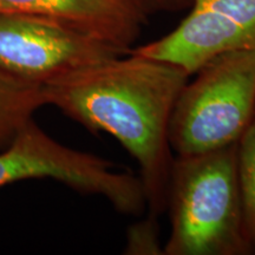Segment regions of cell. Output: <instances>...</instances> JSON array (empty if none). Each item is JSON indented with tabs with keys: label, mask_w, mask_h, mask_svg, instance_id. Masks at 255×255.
<instances>
[{
	"label": "cell",
	"mask_w": 255,
	"mask_h": 255,
	"mask_svg": "<svg viewBox=\"0 0 255 255\" xmlns=\"http://www.w3.org/2000/svg\"><path fill=\"white\" fill-rule=\"evenodd\" d=\"M127 51L53 19L0 13V71L43 87Z\"/></svg>",
	"instance_id": "5"
},
{
	"label": "cell",
	"mask_w": 255,
	"mask_h": 255,
	"mask_svg": "<svg viewBox=\"0 0 255 255\" xmlns=\"http://www.w3.org/2000/svg\"><path fill=\"white\" fill-rule=\"evenodd\" d=\"M28 178H53L81 193L102 195L124 215H141L146 207L139 178L115 170L107 159L60 144L32 121L0 152V187Z\"/></svg>",
	"instance_id": "4"
},
{
	"label": "cell",
	"mask_w": 255,
	"mask_h": 255,
	"mask_svg": "<svg viewBox=\"0 0 255 255\" xmlns=\"http://www.w3.org/2000/svg\"><path fill=\"white\" fill-rule=\"evenodd\" d=\"M231 19L244 34L248 50L255 51V0H193V5Z\"/></svg>",
	"instance_id": "9"
},
{
	"label": "cell",
	"mask_w": 255,
	"mask_h": 255,
	"mask_svg": "<svg viewBox=\"0 0 255 255\" xmlns=\"http://www.w3.org/2000/svg\"><path fill=\"white\" fill-rule=\"evenodd\" d=\"M144 8L149 12L164 11V12H175L180 9L191 7L193 0H138Z\"/></svg>",
	"instance_id": "11"
},
{
	"label": "cell",
	"mask_w": 255,
	"mask_h": 255,
	"mask_svg": "<svg viewBox=\"0 0 255 255\" xmlns=\"http://www.w3.org/2000/svg\"><path fill=\"white\" fill-rule=\"evenodd\" d=\"M44 104L40 85L21 82L0 71V148L7 145Z\"/></svg>",
	"instance_id": "7"
},
{
	"label": "cell",
	"mask_w": 255,
	"mask_h": 255,
	"mask_svg": "<svg viewBox=\"0 0 255 255\" xmlns=\"http://www.w3.org/2000/svg\"><path fill=\"white\" fill-rule=\"evenodd\" d=\"M92 64L41 87L45 104L92 132H107L136 159L146 205L168 209L173 167L169 123L190 75L163 60L133 53Z\"/></svg>",
	"instance_id": "1"
},
{
	"label": "cell",
	"mask_w": 255,
	"mask_h": 255,
	"mask_svg": "<svg viewBox=\"0 0 255 255\" xmlns=\"http://www.w3.org/2000/svg\"><path fill=\"white\" fill-rule=\"evenodd\" d=\"M0 13L53 19L129 52L149 12L138 0H0Z\"/></svg>",
	"instance_id": "6"
},
{
	"label": "cell",
	"mask_w": 255,
	"mask_h": 255,
	"mask_svg": "<svg viewBox=\"0 0 255 255\" xmlns=\"http://www.w3.org/2000/svg\"><path fill=\"white\" fill-rule=\"evenodd\" d=\"M178 95L169 123L177 156L238 143L255 119V51L233 50L206 63Z\"/></svg>",
	"instance_id": "3"
},
{
	"label": "cell",
	"mask_w": 255,
	"mask_h": 255,
	"mask_svg": "<svg viewBox=\"0 0 255 255\" xmlns=\"http://www.w3.org/2000/svg\"><path fill=\"white\" fill-rule=\"evenodd\" d=\"M171 231L165 255L252 253L238 180V143L176 156L168 191Z\"/></svg>",
	"instance_id": "2"
},
{
	"label": "cell",
	"mask_w": 255,
	"mask_h": 255,
	"mask_svg": "<svg viewBox=\"0 0 255 255\" xmlns=\"http://www.w3.org/2000/svg\"><path fill=\"white\" fill-rule=\"evenodd\" d=\"M156 219L157 216L149 214L148 218L143 221L133 223L131 227H129L124 253L132 255L164 254L163 248L158 241V227Z\"/></svg>",
	"instance_id": "10"
},
{
	"label": "cell",
	"mask_w": 255,
	"mask_h": 255,
	"mask_svg": "<svg viewBox=\"0 0 255 255\" xmlns=\"http://www.w3.org/2000/svg\"><path fill=\"white\" fill-rule=\"evenodd\" d=\"M238 180L245 229L255 250V119L238 142Z\"/></svg>",
	"instance_id": "8"
}]
</instances>
